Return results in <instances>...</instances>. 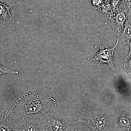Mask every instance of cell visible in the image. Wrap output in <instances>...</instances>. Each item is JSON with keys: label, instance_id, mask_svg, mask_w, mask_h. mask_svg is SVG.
<instances>
[{"label": "cell", "instance_id": "5b68a950", "mask_svg": "<svg viewBox=\"0 0 131 131\" xmlns=\"http://www.w3.org/2000/svg\"><path fill=\"white\" fill-rule=\"evenodd\" d=\"M118 43L117 39V43L114 47L111 48L107 44L102 45L100 46L99 51L94 57L93 61L95 62L101 64L106 63L113 71L115 70L113 62L114 52Z\"/></svg>", "mask_w": 131, "mask_h": 131}, {"label": "cell", "instance_id": "ac0fdd59", "mask_svg": "<svg viewBox=\"0 0 131 131\" xmlns=\"http://www.w3.org/2000/svg\"><path fill=\"white\" fill-rule=\"evenodd\" d=\"M0 54H1V50H0Z\"/></svg>", "mask_w": 131, "mask_h": 131}, {"label": "cell", "instance_id": "ba28073f", "mask_svg": "<svg viewBox=\"0 0 131 131\" xmlns=\"http://www.w3.org/2000/svg\"><path fill=\"white\" fill-rule=\"evenodd\" d=\"M13 4L8 6L5 3L0 2V24L3 27H6L14 22L15 19L11 14V8Z\"/></svg>", "mask_w": 131, "mask_h": 131}, {"label": "cell", "instance_id": "7c38bea8", "mask_svg": "<svg viewBox=\"0 0 131 131\" xmlns=\"http://www.w3.org/2000/svg\"><path fill=\"white\" fill-rule=\"evenodd\" d=\"M124 68L128 74L131 75V52H129L125 59Z\"/></svg>", "mask_w": 131, "mask_h": 131}, {"label": "cell", "instance_id": "30bf717a", "mask_svg": "<svg viewBox=\"0 0 131 131\" xmlns=\"http://www.w3.org/2000/svg\"><path fill=\"white\" fill-rule=\"evenodd\" d=\"M42 0H13V5L30 6L36 5Z\"/></svg>", "mask_w": 131, "mask_h": 131}, {"label": "cell", "instance_id": "3957f363", "mask_svg": "<svg viewBox=\"0 0 131 131\" xmlns=\"http://www.w3.org/2000/svg\"><path fill=\"white\" fill-rule=\"evenodd\" d=\"M112 119L111 114L105 110H100L83 112L78 120L73 123H84L92 131H105Z\"/></svg>", "mask_w": 131, "mask_h": 131}, {"label": "cell", "instance_id": "2e32d148", "mask_svg": "<svg viewBox=\"0 0 131 131\" xmlns=\"http://www.w3.org/2000/svg\"><path fill=\"white\" fill-rule=\"evenodd\" d=\"M129 46H130V51H129V52H131V40L130 41V43H129Z\"/></svg>", "mask_w": 131, "mask_h": 131}, {"label": "cell", "instance_id": "277c9868", "mask_svg": "<svg viewBox=\"0 0 131 131\" xmlns=\"http://www.w3.org/2000/svg\"><path fill=\"white\" fill-rule=\"evenodd\" d=\"M4 115L13 131H40L35 119L17 116L7 111Z\"/></svg>", "mask_w": 131, "mask_h": 131}, {"label": "cell", "instance_id": "7a4b0ae2", "mask_svg": "<svg viewBox=\"0 0 131 131\" xmlns=\"http://www.w3.org/2000/svg\"><path fill=\"white\" fill-rule=\"evenodd\" d=\"M35 119L40 131H73L70 123L58 111L47 113Z\"/></svg>", "mask_w": 131, "mask_h": 131}, {"label": "cell", "instance_id": "8992f818", "mask_svg": "<svg viewBox=\"0 0 131 131\" xmlns=\"http://www.w3.org/2000/svg\"><path fill=\"white\" fill-rule=\"evenodd\" d=\"M128 12L129 11L122 10L118 8L108 18L117 38L119 37L124 29L127 20Z\"/></svg>", "mask_w": 131, "mask_h": 131}, {"label": "cell", "instance_id": "8fae6325", "mask_svg": "<svg viewBox=\"0 0 131 131\" xmlns=\"http://www.w3.org/2000/svg\"><path fill=\"white\" fill-rule=\"evenodd\" d=\"M0 131H13L5 115L0 118Z\"/></svg>", "mask_w": 131, "mask_h": 131}, {"label": "cell", "instance_id": "9c48e42d", "mask_svg": "<svg viewBox=\"0 0 131 131\" xmlns=\"http://www.w3.org/2000/svg\"><path fill=\"white\" fill-rule=\"evenodd\" d=\"M120 46L129 45L131 40V12L129 10L127 20L121 35L117 38Z\"/></svg>", "mask_w": 131, "mask_h": 131}, {"label": "cell", "instance_id": "e0dca14e", "mask_svg": "<svg viewBox=\"0 0 131 131\" xmlns=\"http://www.w3.org/2000/svg\"><path fill=\"white\" fill-rule=\"evenodd\" d=\"M130 10L131 12V7H130Z\"/></svg>", "mask_w": 131, "mask_h": 131}, {"label": "cell", "instance_id": "4fadbf2b", "mask_svg": "<svg viewBox=\"0 0 131 131\" xmlns=\"http://www.w3.org/2000/svg\"><path fill=\"white\" fill-rule=\"evenodd\" d=\"M19 73L18 71L13 70L6 68L5 66L0 64V75L5 74H17Z\"/></svg>", "mask_w": 131, "mask_h": 131}, {"label": "cell", "instance_id": "52a82bcc", "mask_svg": "<svg viewBox=\"0 0 131 131\" xmlns=\"http://www.w3.org/2000/svg\"><path fill=\"white\" fill-rule=\"evenodd\" d=\"M115 128L119 131H131V113L121 109L117 111L114 119Z\"/></svg>", "mask_w": 131, "mask_h": 131}, {"label": "cell", "instance_id": "6da1fadb", "mask_svg": "<svg viewBox=\"0 0 131 131\" xmlns=\"http://www.w3.org/2000/svg\"><path fill=\"white\" fill-rule=\"evenodd\" d=\"M60 108L61 106L51 95L42 90H34L18 96L7 111L17 116L35 119Z\"/></svg>", "mask_w": 131, "mask_h": 131}, {"label": "cell", "instance_id": "9a60e30c", "mask_svg": "<svg viewBox=\"0 0 131 131\" xmlns=\"http://www.w3.org/2000/svg\"><path fill=\"white\" fill-rule=\"evenodd\" d=\"M122 2L126 4L128 6L129 10L130 9L131 6V0H121Z\"/></svg>", "mask_w": 131, "mask_h": 131}, {"label": "cell", "instance_id": "5bb4252c", "mask_svg": "<svg viewBox=\"0 0 131 131\" xmlns=\"http://www.w3.org/2000/svg\"><path fill=\"white\" fill-rule=\"evenodd\" d=\"M111 7L113 13L119 8L121 0H110Z\"/></svg>", "mask_w": 131, "mask_h": 131}]
</instances>
